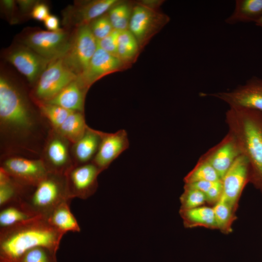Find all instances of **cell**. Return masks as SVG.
Segmentation results:
<instances>
[{
  "label": "cell",
  "instance_id": "obj_1",
  "mask_svg": "<svg viewBox=\"0 0 262 262\" xmlns=\"http://www.w3.org/2000/svg\"><path fill=\"white\" fill-rule=\"evenodd\" d=\"M225 122L248 162L250 183L262 194V112L229 108Z\"/></svg>",
  "mask_w": 262,
  "mask_h": 262
},
{
  "label": "cell",
  "instance_id": "obj_2",
  "mask_svg": "<svg viewBox=\"0 0 262 262\" xmlns=\"http://www.w3.org/2000/svg\"><path fill=\"white\" fill-rule=\"evenodd\" d=\"M64 234L44 217L0 230V262H16L27 250L42 246L56 252Z\"/></svg>",
  "mask_w": 262,
  "mask_h": 262
},
{
  "label": "cell",
  "instance_id": "obj_3",
  "mask_svg": "<svg viewBox=\"0 0 262 262\" xmlns=\"http://www.w3.org/2000/svg\"><path fill=\"white\" fill-rule=\"evenodd\" d=\"M67 199H70L67 195L65 175L49 172L30 189L20 202L34 214L47 218L57 206Z\"/></svg>",
  "mask_w": 262,
  "mask_h": 262
},
{
  "label": "cell",
  "instance_id": "obj_4",
  "mask_svg": "<svg viewBox=\"0 0 262 262\" xmlns=\"http://www.w3.org/2000/svg\"><path fill=\"white\" fill-rule=\"evenodd\" d=\"M0 120L15 132L30 130L34 122L29 105L18 88L7 78L0 77Z\"/></svg>",
  "mask_w": 262,
  "mask_h": 262
},
{
  "label": "cell",
  "instance_id": "obj_5",
  "mask_svg": "<svg viewBox=\"0 0 262 262\" xmlns=\"http://www.w3.org/2000/svg\"><path fill=\"white\" fill-rule=\"evenodd\" d=\"M77 78V75L65 65L63 58L51 61L34 90L33 97L37 103L50 100Z\"/></svg>",
  "mask_w": 262,
  "mask_h": 262
},
{
  "label": "cell",
  "instance_id": "obj_6",
  "mask_svg": "<svg viewBox=\"0 0 262 262\" xmlns=\"http://www.w3.org/2000/svg\"><path fill=\"white\" fill-rule=\"evenodd\" d=\"M72 37L62 29L40 30L28 34L23 42L25 46L51 61L65 56L70 48Z\"/></svg>",
  "mask_w": 262,
  "mask_h": 262
},
{
  "label": "cell",
  "instance_id": "obj_7",
  "mask_svg": "<svg viewBox=\"0 0 262 262\" xmlns=\"http://www.w3.org/2000/svg\"><path fill=\"white\" fill-rule=\"evenodd\" d=\"M98 48L97 40L89 24L77 28L70 48L63 57L67 67L77 75L86 68Z\"/></svg>",
  "mask_w": 262,
  "mask_h": 262
},
{
  "label": "cell",
  "instance_id": "obj_8",
  "mask_svg": "<svg viewBox=\"0 0 262 262\" xmlns=\"http://www.w3.org/2000/svg\"><path fill=\"white\" fill-rule=\"evenodd\" d=\"M204 95L218 98L230 108H244L262 112V80L253 77L243 85L229 91Z\"/></svg>",
  "mask_w": 262,
  "mask_h": 262
},
{
  "label": "cell",
  "instance_id": "obj_9",
  "mask_svg": "<svg viewBox=\"0 0 262 262\" xmlns=\"http://www.w3.org/2000/svg\"><path fill=\"white\" fill-rule=\"evenodd\" d=\"M101 172L92 162L73 165L65 174L68 198L85 199L92 196L98 188Z\"/></svg>",
  "mask_w": 262,
  "mask_h": 262
},
{
  "label": "cell",
  "instance_id": "obj_10",
  "mask_svg": "<svg viewBox=\"0 0 262 262\" xmlns=\"http://www.w3.org/2000/svg\"><path fill=\"white\" fill-rule=\"evenodd\" d=\"M1 167L17 182L27 187L34 186L49 172L41 159L10 157L3 162Z\"/></svg>",
  "mask_w": 262,
  "mask_h": 262
},
{
  "label": "cell",
  "instance_id": "obj_11",
  "mask_svg": "<svg viewBox=\"0 0 262 262\" xmlns=\"http://www.w3.org/2000/svg\"><path fill=\"white\" fill-rule=\"evenodd\" d=\"M222 196L237 210L243 191L250 183V171L247 160L240 155L221 180Z\"/></svg>",
  "mask_w": 262,
  "mask_h": 262
},
{
  "label": "cell",
  "instance_id": "obj_12",
  "mask_svg": "<svg viewBox=\"0 0 262 262\" xmlns=\"http://www.w3.org/2000/svg\"><path fill=\"white\" fill-rule=\"evenodd\" d=\"M6 58L31 83L37 82L51 61L26 46L12 49Z\"/></svg>",
  "mask_w": 262,
  "mask_h": 262
},
{
  "label": "cell",
  "instance_id": "obj_13",
  "mask_svg": "<svg viewBox=\"0 0 262 262\" xmlns=\"http://www.w3.org/2000/svg\"><path fill=\"white\" fill-rule=\"evenodd\" d=\"M122 61L98 46L86 68L77 76L76 81L85 90L102 77L118 70Z\"/></svg>",
  "mask_w": 262,
  "mask_h": 262
},
{
  "label": "cell",
  "instance_id": "obj_14",
  "mask_svg": "<svg viewBox=\"0 0 262 262\" xmlns=\"http://www.w3.org/2000/svg\"><path fill=\"white\" fill-rule=\"evenodd\" d=\"M101 141L98 151L92 161L101 171L110 164L129 147L127 131L123 129L114 133L101 131Z\"/></svg>",
  "mask_w": 262,
  "mask_h": 262
},
{
  "label": "cell",
  "instance_id": "obj_15",
  "mask_svg": "<svg viewBox=\"0 0 262 262\" xmlns=\"http://www.w3.org/2000/svg\"><path fill=\"white\" fill-rule=\"evenodd\" d=\"M240 155L234 137L228 131L220 142L209 149L200 158L212 165L222 180Z\"/></svg>",
  "mask_w": 262,
  "mask_h": 262
},
{
  "label": "cell",
  "instance_id": "obj_16",
  "mask_svg": "<svg viewBox=\"0 0 262 262\" xmlns=\"http://www.w3.org/2000/svg\"><path fill=\"white\" fill-rule=\"evenodd\" d=\"M118 3L116 0H98L68 7L64 14L66 24L77 28L89 24Z\"/></svg>",
  "mask_w": 262,
  "mask_h": 262
},
{
  "label": "cell",
  "instance_id": "obj_17",
  "mask_svg": "<svg viewBox=\"0 0 262 262\" xmlns=\"http://www.w3.org/2000/svg\"><path fill=\"white\" fill-rule=\"evenodd\" d=\"M56 132L46 145L43 161L49 172L65 175L73 165L69 157L68 141Z\"/></svg>",
  "mask_w": 262,
  "mask_h": 262
},
{
  "label": "cell",
  "instance_id": "obj_18",
  "mask_svg": "<svg viewBox=\"0 0 262 262\" xmlns=\"http://www.w3.org/2000/svg\"><path fill=\"white\" fill-rule=\"evenodd\" d=\"M101 131L88 126L83 135L72 147L76 165L90 163L95 156L101 141Z\"/></svg>",
  "mask_w": 262,
  "mask_h": 262
},
{
  "label": "cell",
  "instance_id": "obj_19",
  "mask_svg": "<svg viewBox=\"0 0 262 262\" xmlns=\"http://www.w3.org/2000/svg\"><path fill=\"white\" fill-rule=\"evenodd\" d=\"M87 91L76 79L53 98L43 103L56 105L71 111L83 113L84 99Z\"/></svg>",
  "mask_w": 262,
  "mask_h": 262
},
{
  "label": "cell",
  "instance_id": "obj_20",
  "mask_svg": "<svg viewBox=\"0 0 262 262\" xmlns=\"http://www.w3.org/2000/svg\"><path fill=\"white\" fill-rule=\"evenodd\" d=\"M71 200H66L57 206L47 217L49 223L64 234L68 232H80L81 228L71 212Z\"/></svg>",
  "mask_w": 262,
  "mask_h": 262
},
{
  "label": "cell",
  "instance_id": "obj_21",
  "mask_svg": "<svg viewBox=\"0 0 262 262\" xmlns=\"http://www.w3.org/2000/svg\"><path fill=\"white\" fill-rule=\"evenodd\" d=\"M262 16V0H237L233 12L225 20L229 25L254 22Z\"/></svg>",
  "mask_w": 262,
  "mask_h": 262
},
{
  "label": "cell",
  "instance_id": "obj_22",
  "mask_svg": "<svg viewBox=\"0 0 262 262\" xmlns=\"http://www.w3.org/2000/svg\"><path fill=\"white\" fill-rule=\"evenodd\" d=\"M183 225L186 228L203 227L217 229L213 207L203 205L188 210H180Z\"/></svg>",
  "mask_w": 262,
  "mask_h": 262
},
{
  "label": "cell",
  "instance_id": "obj_23",
  "mask_svg": "<svg viewBox=\"0 0 262 262\" xmlns=\"http://www.w3.org/2000/svg\"><path fill=\"white\" fill-rule=\"evenodd\" d=\"M30 188L25 187L17 182L0 167V208L20 202Z\"/></svg>",
  "mask_w": 262,
  "mask_h": 262
},
{
  "label": "cell",
  "instance_id": "obj_24",
  "mask_svg": "<svg viewBox=\"0 0 262 262\" xmlns=\"http://www.w3.org/2000/svg\"><path fill=\"white\" fill-rule=\"evenodd\" d=\"M154 13L149 8L137 5L132 10L129 30L138 42L145 39L154 24Z\"/></svg>",
  "mask_w": 262,
  "mask_h": 262
},
{
  "label": "cell",
  "instance_id": "obj_25",
  "mask_svg": "<svg viewBox=\"0 0 262 262\" xmlns=\"http://www.w3.org/2000/svg\"><path fill=\"white\" fill-rule=\"evenodd\" d=\"M0 209V230L41 217L30 212L20 202L9 204Z\"/></svg>",
  "mask_w": 262,
  "mask_h": 262
},
{
  "label": "cell",
  "instance_id": "obj_26",
  "mask_svg": "<svg viewBox=\"0 0 262 262\" xmlns=\"http://www.w3.org/2000/svg\"><path fill=\"white\" fill-rule=\"evenodd\" d=\"M87 127L83 113L73 111L55 131L69 142L74 144L83 135Z\"/></svg>",
  "mask_w": 262,
  "mask_h": 262
},
{
  "label": "cell",
  "instance_id": "obj_27",
  "mask_svg": "<svg viewBox=\"0 0 262 262\" xmlns=\"http://www.w3.org/2000/svg\"><path fill=\"white\" fill-rule=\"evenodd\" d=\"M213 208L217 229L224 234L232 232V224L237 219V210L233 208L222 195Z\"/></svg>",
  "mask_w": 262,
  "mask_h": 262
},
{
  "label": "cell",
  "instance_id": "obj_28",
  "mask_svg": "<svg viewBox=\"0 0 262 262\" xmlns=\"http://www.w3.org/2000/svg\"><path fill=\"white\" fill-rule=\"evenodd\" d=\"M185 184L201 181H218L221 180L219 175L207 161L200 157L194 168L184 178Z\"/></svg>",
  "mask_w": 262,
  "mask_h": 262
},
{
  "label": "cell",
  "instance_id": "obj_29",
  "mask_svg": "<svg viewBox=\"0 0 262 262\" xmlns=\"http://www.w3.org/2000/svg\"><path fill=\"white\" fill-rule=\"evenodd\" d=\"M138 42L129 30L119 31L118 39L117 57L121 61L132 58L137 52Z\"/></svg>",
  "mask_w": 262,
  "mask_h": 262
},
{
  "label": "cell",
  "instance_id": "obj_30",
  "mask_svg": "<svg viewBox=\"0 0 262 262\" xmlns=\"http://www.w3.org/2000/svg\"><path fill=\"white\" fill-rule=\"evenodd\" d=\"M132 11L127 4L118 3L111 8L108 14L114 30L123 31L129 30Z\"/></svg>",
  "mask_w": 262,
  "mask_h": 262
},
{
  "label": "cell",
  "instance_id": "obj_31",
  "mask_svg": "<svg viewBox=\"0 0 262 262\" xmlns=\"http://www.w3.org/2000/svg\"><path fill=\"white\" fill-rule=\"evenodd\" d=\"M41 113L46 117L55 130L64 122L71 111L61 106L48 103H37Z\"/></svg>",
  "mask_w": 262,
  "mask_h": 262
},
{
  "label": "cell",
  "instance_id": "obj_32",
  "mask_svg": "<svg viewBox=\"0 0 262 262\" xmlns=\"http://www.w3.org/2000/svg\"><path fill=\"white\" fill-rule=\"evenodd\" d=\"M180 210H188L205 205V195L196 189L184 186V191L180 197Z\"/></svg>",
  "mask_w": 262,
  "mask_h": 262
},
{
  "label": "cell",
  "instance_id": "obj_33",
  "mask_svg": "<svg viewBox=\"0 0 262 262\" xmlns=\"http://www.w3.org/2000/svg\"><path fill=\"white\" fill-rule=\"evenodd\" d=\"M16 262H57L56 252L45 247H35L25 252Z\"/></svg>",
  "mask_w": 262,
  "mask_h": 262
},
{
  "label": "cell",
  "instance_id": "obj_34",
  "mask_svg": "<svg viewBox=\"0 0 262 262\" xmlns=\"http://www.w3.org/2000/svg\"><path fill=\"white\" fill-rule=\"evenodd\" d=\"M90 23L91 31L97 40L107 36L114 30L108 15H103Z\"/></svg>",
  "mask_w": 262,
  "mask_h": 262
},
{
  "label": "cell",
  "instance_id": "obj_35",
  "mask_svg": "<svg viewBox=\"0 0 262 262\" xmlns=\"http://www.w3.org/2000/svg\"><path fill=\"white\" fill-rule=\"evenodd\" d=\"M119 33V31L114 30L107 36L97 40L98 46L110 54L117 57Z\"/></svg>",
  "mask_w": 262,
  "mask_h": 262
},
{
  "label": "cell",
  "instance_id": "obj_36",
  "mask_svg": "<svg viewBox=\"0 0 262 262\" xmlns=\"http://www.w3.org/2000/svg\"><path fill=\"white\" fill-rule=\"evenodd\" d=\"M223 192L221 180L215 182L205 193L206 203L210 206H214L220 199Z\"/></svg>",
  "mask_w": 262,
  "mask_h": 262
},
{
  "label": "cell",
  "instance_id": "obj_37",
  "mask_svg": "<svg viewBox=\"0 0 262 262\" xmlns=\"http://www.w3.org/2000/svg\"><path fill=\"white\" fill-rule=\"evenodd\" d=\"M31 15L33 18L44 21L49 15V7L44 3L37 2L33 8Z\"/></svg>",
  "mask_w": 262,
  "mask_h": 262
},
{
  "label": "cell",
  "instance_id": "obj_38",
  "mask_svg": "<svg viewBox=\"0 0 262 262\" xmlns=\"http://www.w3.org/2000/svg\"><path fill=\"white\" fill-rule=\"evenodd\" d=\"M44 24L49 31H57L60 29L59 19L54 15H49L44 21Z\"/></svg>",
  "mask_w": 262,
  "mask_h": 262
},
{
  "label": "cell",
  "instance_id": "obj_39",
  "mask_svg": "<svg viewBox=\"0 0 262 262\" xmlns=\"http://www.w3.org/2000/svg\"><path fill=\"white\" fill-rule=\"evenodd\" d=\"M20 10L23 12H27L33 8L34 5L37 3L36 1L33 0H17Z\"/></svg>",
  "mask_w": 262,
  "mask_h": 262
},
{
  "label": "cell",
  "instance_id": "obj_40",
  "mask_svg": "<svg viewBox=\"0 0 262 262\" xmlns=\"http://www.w3.org/2000/svg\"><path fill=\"white\" fill-rule=\"evenodd\" d=\"M2 5L5 10L10 12L14 11L15 7V2L11 0H4L2 1Z\"/></svg>",
  "mask_w": 262,
  "mask_h": 262
},
{
  "label": "cell",
  "instance_id": "obj_41",
  "mask_svg": "<svg viewBox=\"0 0 262 262\" xmlns=\"http://www.w3.org/2000/svg\"><path fill=\"white\" fill-rule=\"evenodd\" d=\"M256 25L262 29V16L255 23Z\"/></svg>",
  "mask_w": 262,
  "mask_h": 262
}]
</instances>
